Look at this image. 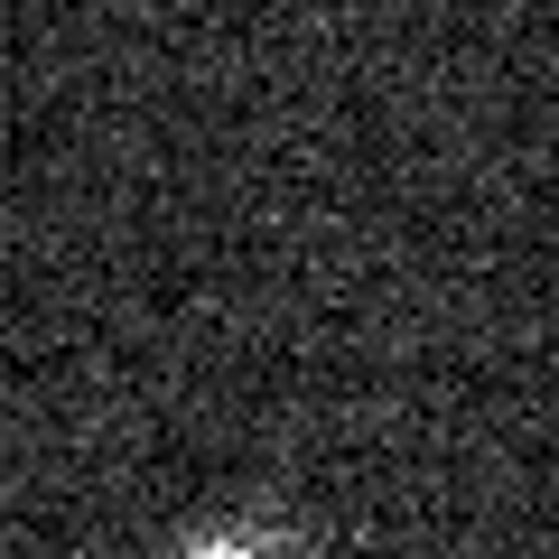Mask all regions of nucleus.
Returning a JSON list of instances; mask_svg holds the SVG:
<instances>
[{
  "mask_svg": "<svg viewBox=\"0 0 559 559\" xmlns=\"http://www.w3.org/2000/svg\"><path fill=\"white\" fill-rule=\"evenodd\" d=\"M187 559H261V550H252V540H197Z\"/></svg>",
  "mask_w": 559,
  "mask_h": 559,
  "instance_id": "f257e3e1",
  "label": "nucleus"
}]
</instances>
